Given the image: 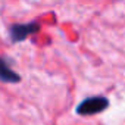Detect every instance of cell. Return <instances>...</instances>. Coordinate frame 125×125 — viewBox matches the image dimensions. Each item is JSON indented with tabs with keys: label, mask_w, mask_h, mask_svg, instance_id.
<instances>
[{
	"label": "cell",
	"mask_w": 125,
	"mask_h": 125,
	"mask_svg": "<svg viewBox=\"0 0 125 125\" xmlns=\"http://www.w3.org/2000/svg\"><path fill=\"white\" fill-rule=\"evenodd\" d=\"M109 107V99L103 97V96H94V97H87L85 100H83L75 112L78 115H96L100 113L103 110H106Z\"/></svg>",
	"instance_id": "1"
},
{
	"label": "cell",
	"mask_w": 125,
	"mask_h": 125,
	"mask_svg": "<svg viewBox=\"0 0 125 125\" xmlns=\"http://www.w3.org/2000/svg\"><path fill=\"white\" fill-rule=\"evenodd\" d=\"M40 31V24L28 22V24H13L9 28V37L13 43H19L27 40L30 35H34Z\"/></svg>",
	"instance_id": "2"
},
{
	"label": "cell",
	"mask_w": 125,
	"mask_h": 125,
	"mask_svg": "<svg viewBox=\"0 0 125 125\" xmlns=\"http://www.w3.org/2000/svg\"><path fill=\"white\" fill-rule=\"evenodd\" d=\"M0 81L10 83V84L21 81V77L15 71H12V68L9 66V62L5 57H0Z\"/></svg>",
	"instance_id": "3"
}]
</instances>
